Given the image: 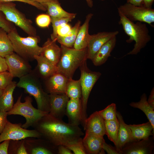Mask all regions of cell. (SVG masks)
<instances>
[{
    "label": "cell",
    "mask_w": 154,
    "mask_h": 154,
    "mask_svg": "<svg viewBox=\"0 0 154 154\" xmlns=\"http://www.w3.org/2000/svg\"><path fill=\"white\" fill-rule=\"evenodd\" d=\"M32 127L40 134L41 138L56 147L65 145L84 135L79 126L65 123L49 113Z\"/></svg>",
    "instance_id": "6da1fadb"
},
{
    "label": "cell",
    "mask_w": 154,
    "mask_h": 154,
    "mask_svg": "<svg viewBox=\"0 0 154 154\" xmlns=\"http://www.w3.org/2000/svg\"><path fill=\"white\" fill-rule=\"evenodd\" d=\"M118 13L120 17L118 23L122 26L124 32L129 37L127 42H135L133 48L126 55L137 54L151 40L148 29L145 23L139 21L134 23L120 13Z\"/></svg>",
    "instance_id": "7a4b0ae2"
},
{
    "label": "cell",
    "mask_w": 154,
    "mask_h": 154,
    "mask_svg": "<svg viewBox=\"0 0 154 154\" xmlns=\"http://www.w3.org/2000/svg\"><path fill=\"white\" fill-rule=\"evenodd\" d=\"M60 58L56 65L57 72L72 78L76 70L87 59V48L78 50L61 44Z\"/></svg>",
    "instance_id": "3957f363"
},
{
    "label": "cell",
    "mask_w": 154,
    "mask_h": 154,
    "mask_svg": "<svg viewBox=\"0 0 154 154\" xmlns=\"http://www.w3.org/2000/svg\"><path fill=\"white\" fill-rule=\"evenodd\" d=\"M8 34L14 52L25 59L28 61L33 60L35 56L41 54L43 48L38 45L40 39L38 36L21 37L16 28Z\"/></svg>",
    "instance_id": "277c9868"
},
{
    "label": "cell",
    "mask_w": 154,
    "mask_h": 154,
    "mask_svg": "<svg viewBox=\"0 0 154 154\" xmlns=\"http://www.w3.org/2000/svg\"><path fill=\"white\" fill-rule=\"evenodd\" d=\"M17 86L23 88L36 101L37 108L49 112V95L43 90L37 76L32 72L19 78Z\"/></svg>",
    "instance_id": "5b68a950"
},
{
    "label": "cell",
    "mask_w": 154,
    "mask_h": 154,
    "mask_svg": "<svg viewBox=\"0 0 154 154\" xmlns=\"http://www.w3.org/2000/svg\"><path fill=\"white\" fill-rule=\"evenodd\" d=\"M22 95L19 96L12 108L7 112L8 115H19L24 117L25 122L22 125V127L27 129L32 126L40 119L49 114L34 108L32 104V100L30 96L25 98V101H21Z\"/></svg>",
    "instance_id": "8992f818"
},
{
    "label": "cell",
    "mask_w": 154,
    "mask_h": 154,
    "mask_svg": "<svg viewBox=\"0 0 154 154\" xmlns=\"http://www.w3.org/2000/svg\"><path fill=\"white\" fill-rule=\"evenodd\" d=\"M79 68L81 74L79 80L81 89V124L83 125L87 118V104L90 93L101 74L99 72H94L90 70L87 67L86 60Z\"/></svg>",
    "instance_id": "52a82bcc"
},
{
    "label": "cell",
    "mask_w": 154,
    "mask_h": 154,
    "mask_svg": "<svg viewBox=\"0 0 154 154\" xmlns=\"http://www.w3.org/2000/svg\"><path fill=\"white\" fill-rule=\"evenodd\" d=\"M0 11L8 21L19 27L29 36H37L36 29L31 21L16 8L15 3L12 2L1 3Z\"/></svg>",
    "instance_id": "ba28073f"
},
{
    "label": "cell",
    "mask_w": 154,
    "mask_h": 154,
    "mask_svg": "<svg viewBox=\"0 0 154 154\" xmlns=\"http://www.w3.org/2000/svg\"><path fill=\"white\" fill-rule=\"evenodd\" d=\"M119 12L130 21L145 23L151 25L154 22V9L143 5L137 6L127 3L118 8Z\"/></svg>",
    "instance_id": "9c48e42d"
},
{
    "label": "cell",
    "mask_w": 154,
    "mask_h": 154,
    "mask_svg": "<svg viewBox=\"0 0 154 154\" xmlns=\"http://www.w3.org/2000/svg\"><path fill=\"white\" fill-rule=\"evenodd\" d=\"M22 125L20 123H13L8 121L0 134V143L7 140H20L27 138H41L40 134L36 130L27 129L22 127Z\"/></svg>",
    "instance_id": "30bf717a"
},
{
    "label": "cell",
    "mask_w": 154,
    "mask_h": 154,
    "mask_svg": "<svg viewBox=\"0 0 154 154\" xmlns=\"http://www.w3.org/2000/svg\"><path fill=\"white\" fill-rule=\"evenodd\" d=\"M8 70L13 77L19 78L31 73L28 61L14 52L4 57Z\"/></svg>",
    "instance_id": "8fae6325"
},
{
    "label": "cell",
    "mask_w": 154,
    "mask_h": 154,
    "mask_svg": "<svg viewBox=\"0 0 154 154\" xmlns=\"http://www.w3.org/2000/svg\"><path fill=\"white\" fill-rule=\"evenodd\" d=\"M154 136L126 144L121 150L120 154H151L154 148Z\"/></svg>",
    "instance_id": "7c38bea8"
},
{
    "label": "cell",
    "mask_w": 154,
    "mask_h": 154,
    "mask_svg": "<svg viewBox=\"0 0 154 154\" xmlns=\"http://www.w3.org/2000/svg\"><path fill=\"white\" fill-rule=\"evenodd\" d=\"M24 139L25 144L28 154H57V147L42 138Z\"/></svg>",
    "instance_id": "4fadbf2b"
},
{
    "label": "cell",
    "mask_w": 154,
    "mask_h": 154,
    "mask_svg": "<svg viewBox=\"0 0 154 154\" xmlns=\"http://www.w3.org/2000/svg\"><path fill=\"white\" fill-rule=\"evenodd\" d=\"M118 31L102 32L90 35L87 46V59H93L101 46L119 34Z\"/></svg>",
    "instance_id": "5bb4252c"
},
{
    "label": "cell",
    "mask_w": 154,
    "mask_h": 154,
    "mask_svg": "<svg viewBox=\"0 0 154 154\" xmlns=\"http://www.w3.org/2000/svg\"><path fill=\"white\" fill-rule=\"evenodd\" d=\"M49 114L61 119L65 115L66 108L69 98L66 94H50Z\"/></svg>",
    "instance_id": "9a60e30c"
},
{
    "label": "cell",
    "mask_w": 154,
    "mask_h": 154,
    "mask_svg": "<svg viewBox=\"0 0 154 154\" xmlns=\"http://www.w3.org/2000/svg\"><path fill=\"white\" fill-rule=\"evenodd\" d=\"M83 126L85 132L103 136L105 135L104 120L96 111L85 120Z\"/></svg>",
    "instance_id": "2e32d148"
},
{
    "label": "cell",
    "mask_w": 154,
    "mask_h": 154,
    "mask_svg": "<svg viewBox=\"0 0 154 154\" xmlns=\"http://www.w3.org/2000/svg\"><path fill=\"white\" fill-rule=\"evenodd\" d=\"M47 79L46 85L50 94H66L68 78L65 76L57 72Z\"/></svg>",
    "instance_id": "e0dca14e"
},
{
    "label": "cell",
    "mask_w": 154,
    "mask_h": 154,
    "mask_svg": "<svg viewBox=\"0 0 154 154\" xmlns=\"http://www.w3.org/2000/svg\"><path fill=\"white\" fill-rule=\"evenodd\" d=\"M65 115L68 119V123L79 126L82 122L81 99H70L66 106Z\"/></svg>",
    "instance_id": "ac0fdd59"
},
{
    "label": "cell",
    "mask_w": 154,
    "mask_h": 154,
    "mask_svg": "<svg viewBox=\"0 0 154 154\" xmlns=\"http://www.w3.org/2000/svg\"><path fill=\"white\" fill-rule=\"evenodd\" d=\"M104 141L103 136L85 132L82 142L86 154H100Z\"/></svg>",
    "instance_id": "d6986e66"
},
{
    "label": "cell",
    "mask_w": 154,
    "mask_h": 154,
    "mask_svg": "<svg viewBox=\"0 0 154 154\" xmlns=\"http://www.w3.org/2000/svg\"><path fill=\"white\" fill-rule=\"evenodd\" d=\"M117 116L119 125L117 143L115 147L120 154V151L123 147L127 143L133 141V140L129 125L125 123L119 112H117Z\"/></svg>",
    "instance_id": "ffe728a7"
},
{
    "label": "cell",
    "mask_w": 154,
    "mask_h": 154,
    "mask_svg": "<svg viewBox=\"0 0 154 154\" xmlns=\"http://www.w3.org/2000/svg\"><path fill=\"white\" fill-rule=\"evenodd\" d=\"M93 15L92 13L86 15L84 23L79 28L73 48L80 50L87 47L90 35L89 33V23Z\"/></svg>",
    "instance_id": "44dd1931"
},
{
    "label": "cell",
    "mask_w": 154,
    "mask_h": 154,
    "mask_svg": "<svg viewBox=\"0 0 154 154\" xmlns=\"http://www.w3.org/2000/svg\"><path fill=\"white\" fill-rule=\"evenodd\" d=\"M56 41L48 38L42 46L43 49L40 54L56 66L61 54L60 48L56 44Z\"/></svg>",
    "instance_id": "7402d4cb"
},
{
    "label": "cell",
    "mask_w": 154,
    "mask_h": 154,
    "mask_svg": "<svg viewBox=\"0 0 154 154\" xmlns=\"http://www.w3.org/2000/svg\"><path fill=\"white\" fill-rule=\"evenodd\" d=\"M117 41L115 36L104 44L94 56L92 61L96 66H100L104 63L115 47Z\"/></svg>",
    "instance_id": "603a6c76"
},
{
    "label": "cell",
    "mask_w": 154,
    "mask_h": 154,
    "mask_svg": "<svg viewBox=\"0 0 154 154\" xmlns=\"http://www.w3.org/2000/svg\"><path fill=\"white\" fill-rule=\"evenodd\" d=\"M133 141L145 139L154 136V128L149 121L140 124L129 125Z\"/></svg>",
    "instance_id": "cb8c5ba5"
},
{
    "label": "cell",
    "mask_w": 154,
    "mask_h": 154,
    "mask_svg": "<svg viewBox=\"0 0 154 154\" xmlns=\"http://www.w3.org/2000/svg\"><path fill=\"white\" fill-rule=\"evenodd\" d=\"M37 62V68L41 76L47 79L57 72L56 66L48 61L42 56L40 55L35 57Z\"/></svg>",
    "instance_id": "d4e9b609"
},
{
    "label": "cell",
    "mask_w": 154,
    "mask_h": 154,
    "mask_svg": "<svg viewBox=\"0 0 154 154\" xmlns=\"http://www.w3.org/2000/svg\"><path fill=\"white\" fill-rule=\"evenodd\" d=\"M17 86V83L12 81L4 90L0 97V111L7 112L11 110L14 105L13 94Z\"/></svg>",
    "instance_id": "484cf974"
},
{
    "label": "cell",
    "mask_w": 154,
    "mask_h": 154,
    "mask_svg": "<svg viewBox=\"0 0 154 154\" xmlns=\"http://www.w3.org/2000/svg\"><path fill=\"white\" fill-rule=\"evenodd\" d=\"M45 7L51 18L75 17L76 14L68 12L63 9L58 0H54L46 4Z\"/></svg>",
    "instance_id": "4316f807"
},
{
    "label": "cell",
    "mask_w": 154,
    "mask_h": 154,
    "mask_svg": "<svg viewBox=\"0 0 154 154\" xmlns=\"http://www.w3.org/2000/svg\"><path fill=\"white\" fill-rule=\"evenodd\" d=\"M129 105L143 111L154 128V109L148 103L147 95L145 93L143 94L141 96L139 101L131 102L130 103Z\"/></svg>",
    "instance_id": "83f0119b"
},
{
    "label": "cell",
    "mask_w": 154,
    "mask_h": 154,
    "mask_svg": "<svg viewBox=\"0 0 154 154\" xmlns=\"http://www.w3.org/2000/svg\"><path fill=\"white\" fill-rule=\"evenodd\" d=\"M81 23V21L78 20L66 36L58 37L56 41L61 45L67 47L72 48L75 43Z\"/></svg>",
    "instance_id": "f1b7e54d"
},
{
    "label": "cell",
    "mask_w": 154,
    "mask_h": 154,
    "mask_svg": "<svg viewBox=\"0 0 154 154\" xmlns=\"http://www.w3.org/2000/svg\"><path fill=\"white\" fill-rule=\"evenodd\" d=\"M105 134L108 139L116 145L118 138L119 122L118 119L109 121L104 120Z\"/></svg>",
    "instance_id": "f546056e"
},
{
    "label": "cell",
    "mask_w": 154,
    "mask_h": 154,
    "mask_svg": "<svg viewBox=\"0 0 154 154\" xmlns=\"http://www.w3.org/2000/svg\"><path fill=\"white\" fill-rule=\"evenodd\" d=\"M14 52L8 33L0 28V56L4 58Z\"/></svg>",
    "instance_id": "4dcf8cb0"
},
{
    "label": "cell",
    "mask_w": 154,
    "mask_h": 154,
    "mask_svg": "<svg viewBox=\"0 0 154 154\" xmlns=\"http://www.w3.org/2000/svg\"><path fill=\"white\" fill-rule=\"evenodd\" d=\"M66 94L69 99H81V89L79 79H68Z\"/></svg>",
    "instance_id": "1f68e13d"
},
{
    "label": "cell",
    "mask_w": 154,
    "mask_h": 154,
    "mask_svg": "<svg viewBox=\"0 0 154 154\" xmlns=\"http://www.w3.org/2000/svg\"><path fill=\"white\" fill-rule=\"evenodd\" d=\"M98 112L104 120L109 121L117 119L116 106L114 103L111 104L104 109Z\"/></svg>",
    "instance_id": "d6a6232c"
},
{
    "label": "cell",
    "mask_w": 154,
    "mask_h": 154,
    "mask_svg": "<svg viewBox=\"0 0 154 154\" xmlns=\"http://www.w3.org/2000/svg\"><path fill=\"white\" fill-rule=\"evenodd\" d=\"M75 17L68 18H51L53 28V32L51 35V39L56 41L57 35V30L58 27L62 25L68 23Z\"/></svg>",
    "instance_id": "836d02e7"
},
{
    "label": "cell",
    "mask_w": 154,
    "mask_h": 154,
    "mask_svg": "<svg viewBox=\"0 0 154 154\" xmlns=\"http://www.w3.org/2000/svg\"><path fill=\"white\" fill-rule=\"evenodd\" d=\"M74 154H86L81 137L64 145Z\"/></svg>",
    "instance_id": "e575fe53"
},
{
    "label": "cell",
    "mask_w": 154,
    "mask_h": 154,
    "mask_svg": "<svg viewBox=\"0 0 154 154\" xmlns=\"http://www.w3.org/2000/svg\"><path fill=\"white\" fill-rule=\"evenodd\" d=\"M13 77L8 72H0V89L4 90L13 81Z\"/></svg>",
    "instance_id": "d590c367"
},
{
    "label": "cell",
    "mask_w": 154,
    "mask_h": 154,
    "mask_svg": "<svg viewBox=\"0 0 154 154\" xmlns=\"http://www.w3.org/2000/svg\"><path fill=\"white\" fill-rule=\"evenodd\" d=\"M36 23L38 27L41 28L48 27L51 22V18L47 14H41L36 18Z\"/></svg>",
    "instance_id": "8d00e7d4"
},
{
    "label": "cell",
    "mask_w": 154,
    "mask_h": 154,
    "mask_svg": "<svg viewBox=\"0 0 154 154\" xmlns=\"http://www.w3.org/2000/svg\"><path fill=\"white\" fill-rule=\"evenodd\" d=\"M0 28L4 29L7 33L15 29L12 23L8 21L3 13L0 11Z\"/></svg>",
    "instance_id": "74e56055"
},
{
    "label": "cell",
    "mask_w": 154,
    "mask_h": 154,
    "mask_svg": "<svg viewBox=\"0 0 154 154\" xmlns=\"http://www.w3.org/2000/svg\"><path fill=\"white\" fill-rule=\"evenodd\" d=\"M19 1L24 3L35 7L37 9L44 11L46 10V8L42 5L31 0H0V2L6 3Z\"/></svg>",
    "instance_id": "f35d334b"
},
{
    "label": "cell",
    "mask_w": 154,
    "mask_h": 154,
    "mask_svg": "<svg viewBox=\"0 0 154 154\" xmlns=\"http://www.w3.org/2000/svg\"><path fill=\"white\" fill-rule=\"evenodd\" d=\"M71 28L70 25L68 23L60 26L58 27L57 30V37L66 36L70 32Z\"/></svg>",
    "instance_id": "ab89813d"
},
{
    "label": "cell",
    "mask_w": 154,
    "mask_h": 154,
    "mask_svg": "<svg viewBox=\"0 0 154 154\" xmlns=\"http://www.w3.org/2000/svg\"><path fill=\"white\" fill-rule=\"evenodd\" d=\"M7 112L0 111V134L3 131L8 121Z\"/></svg>",
    "instance_id": "60d3db41"
},
{
    "label": "cell",
    "mask_w": 154,
    "mask_h": 154,
    "mask_svg": "<svg viewBox=\"0 0 154 154\" xmlns=\"http://www.w3.org/2000/svg\"><path fill=\"white\" fill-rule=\"evenodd\" d=\"M102 149L108 154H120L115 147H113L108 144L105 141L103 143Z\"/></svg>",
    "instance_id": "b9f144b4"
},
{
    "label": "cell",
    "mask_w": 154,
    "mask_h": 154,
    "mask_svg": "<svg viewBox=\"0 0 154 154\" xmlns=\"http://www.w3.org/2000/svg\"><path fill=\"white\" fill-rule=\"evenodd\" d=\"M15 153L17 154H28L25 145L24 139L21 140L16 150Z\"/></svg>",
    "instance_id": "7bdbcfd3"
},
{
    "label": "cell",
    "mask_w": 154,
    "mask_h": 154,
    "mask_svg": "<svg viewBox=\"0 0 154 154\" xmlns=\"http://www.w3.org/2000/svg\"><path fill=\"white\" fill-rule=\"evenodd\" d=\"M10 140L4 141L0 144V154H8V150Z\"/></svg>",
    "instance_id": "ee69618b"
},
{
    "label": "cell",
    "mask_w": 154,
    "mask_h": 154,
    "mask_svg": "<svg viewBox=\"0 0 154 154\" xmlns=\"http://www.w3.org/2000/svg\"><path fill=\"white\" fill-rule=\"evenodd\" d=\"M57 154H72L71 151L63 145H60L57 147Z\"/></svg>",
    "instance_id": "f6af8a7d"
},
{
    "label": "cell",
    "mask_w": 154,
    "mask_h": 154,
    "mask_svg": "<svg viewBox=\"0 0 154 154\" xmlns=\"http://www.w3.org/2000/svg\"><path fill=\"white\" fill-rule=\"evenodd\" d=\"M7 70V66L4 58L0 56V72Z\"/></svg>",
    "instance_id": "bcb514c9"
},
{
    "label": "cell",
    "mask_w": 154,
    "mask_h": 154,
    "mask_svg": "<svg viewBox=\"0 0 154 154\" xmlns=\"http://www.w3.org/2000/svg\"><path fill=\"white\" fill-rule=\"evenodd\" d=\"M147 102L149 105L154 109V89L153 88L152 89L149 98L147 100Z\"/></svg>",
    "instance_id": "7dc6e473"
},
{
    "label": "cell",
    "mask_w": 154,
    "mask_h": 154,
    "mask_svg": "<svg viewBox=\"0 0 154 154\" xmlns=\"http://www.w3.org/2000/svg\"><path fill=\"white\" fill-rule=\"evenodd\" d=\"M127 3L137 6L143 5V0H126Z\"/></svg>",
    "instance_id": "c3c4849f"
},
{
    "label": "cell",
    "mask_w": 154,
    "mask_h": 154,
    "mask_svg": "<svg viewBox=\"0 0 154 154\" xmlns=\"http://www.w3.org/2000/svg\"><path fill=\"white\" fill-rule=\"evenodd\" d=\"M154 0H143V5L148 8H151Z\"/></svg>",
    "instance_id": "681fc988"
},
{
    "label": "cell",
    "mask_w": 154,
    "mask_h": 154,
    "mask_svg": "<svg viewBox=\"0 0 154 154\" xmlns=\"http://www.w3.org/2000/svg\"><path fill=\"white\" fill-rule=\"evenodd\" d=\"M36 2L43 5L45 8L47 3L54 0H31Z\"/></svg>",
    "instance_id": "f907efd6"
},
{
    "label": "cell",
    "mask_w": 154,
    "mask_h": 154,
    "mask_svg": "<svg viewBox=\"0 0 154 154\" xmlns=\"http://www.w3.org/2000/svg\"><path fill=\"white\" fill-rule=\"evenodd\" d=\"M88 6L90 8H92L93 5L92 0H85Z\"/></svg>",
    "instance_id": "816d5d0a"
},
{
    "label": "cell",
    "mask_w": 154,
    "mask_h": 154,
    "mask_svg": "<svg viewBox=\"0 0 154 154\" xmlns=\"http://www.w3.org/2000/svg\"><path fill=\"white\" fill-rule=\"evenodd\" d=\"M4 90H2L0 89V97L2 94L3 91Z\"/></svg>",
    "instance_id": "f5cc1de1"
},
{
    "label": "cell",
    "mask_w": 154,
    "mask_h": 154,
    "mask_svg": "<svg viewBox=\"0 0 154 154\" xmlns=\"http://www.w3.org/2000/svg\"><path fill=\"white\" fill-rule=\"evenodd\" d=\"M1 3L0 2V6H1Z\"/></svg>",
    "instance_id": "db71d44e"
},
{
    "label": "cell",
    "mask_w": 154,
    "mask_h": 154,
    "mask_svg": "<svg viewBox=\"0 0 154 154\" xmlns=\"http://www.w3.org/2000/svg\"><path fill=\"white\" fill-rule=\"evenodd\" d=\"M101 0V1H104V0Z\"/></svg>",
    "instance_id": "11a10c76"
}]
</instances>
